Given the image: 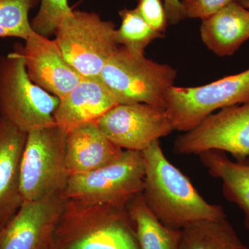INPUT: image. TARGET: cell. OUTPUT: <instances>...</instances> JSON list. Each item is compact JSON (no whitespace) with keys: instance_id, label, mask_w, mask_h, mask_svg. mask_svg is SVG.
<instances>
[{"instance_id":"obj_12","label":"cell","mask_w":249,"mask_h":249,"mask_svg":"<svg viewBox=\"0 0 249 249\" xmlns=\"http://www.w3.org/2000/svg\"><path fill=\"white\" fill-rule=\"evenodd\" d=\"M18 46L30 79L58 98L71 91L83 78L64 57L56 41L34 32Z\"/></svg>"},{"instance_id":"obj_22","label":"cell","mask_w":249,"mask_h":249,"mask_svg":"<svg viewBox=\"0 0 249 249\" xmlns=\"http://www.w3.org/2000/svg\"><path fill=\"white\" fill-rule=\"evenodd\" d=\"M72 11L68 0H40L38 12L31 21V27L45 37L54 35L62 19Z\"/></svg>"},{"instance_id":"obj_19","label":"cell","mask_w":249,"mask_h":249,"mask_svg":"<svg viewBox=\"0 0 249 249\" xmlns=\"http://www.w3.org/2000/svg\"><path fill=\"white\" fill-rule=\"evenodd\" d=\"M180 249H249L227 217L188 224L181 230Z\"/></svg>"},{"instance_id":"obj_7","label":"cell","mask_w":249,"mask_h":249,"mask_svg":"<svg viewBox=\"0 0 249 249\" xmlns=\"http://www.w3.org/2000/svg\"><path fill=\"white\" fill-rule=\"evenodd\" d=\"M144 176L142 152L124 150L120 157L104 166L70 176L61 196L125 207L134 196L142 193Z\"/></svg>"},{"instance_id":"obj_20","label":"cell","mask_w":249,"mask_h":249,"mask_svg":"<svg viewBox=\"0 0 249 249\" xmlns=\"http://www.w3.org/2000/svg\"><path fill=\"white\" fill-rule=\"evenodd\" d=\"M119 14L121 24L119 29H116L118 44L132 53L145 55L147 46L165 36L150 27L137 8H124Z\"/></svg>"},{"instance_id":"obj_21","label":"cell","mask_w":249,"mask_h":249,"mask_svg":"<svg viewBox=\"0 0 249 249\" xmlns=\"http://www.w3.org/2000/svg\"><path fill=\"white\" fill-rule=\"evenodd\" d=\"M40 2V0H0V37L27 40L35 32L29 12Z\"/></svg>"},{"instance_id":"obj_23","label":"cell","mask_w":249,"mask_h":249,"mask_svg":"<svg viewBox=\"0 0 249 249\" xmlns=\"http://www.w3.org/2000/svg\"><path fill=\"white\" fill-rule=\"evenodd\" d=\"M136 8L150 27L164 34L169 22L163 0H138Z\"/></svg>"},{"instance_id":"obj_5","label":"cell","mask_w":249,"mask_h":249,"mask_svg":"<svg viewBox=\"0 0 249 249\" xmlns=\"http://www.w3.org/2000/svg\"><path fill=\"white\" fill-rule=\"evenodd\" d=\"M67 131L56 124L28 132L21 160L23 201L61 196L70 178L65 163Z\"/></svg>"},{"instance_id":"obj_16","label":"cell","mask_w":249,"mask_h":249,"mask_svg":"<svg viewBox=\"0 0 249 249\" xmlns=\"http://www.w3.org/2000/svg\"><path fill=\"white\" fill-rule=\"evenodd\" d=\"M201 40L218 56L232 55L249 40V9L239 1L231 3L202 19Z\"/></svg>"},{"instance_id":"obj_24","label":"cell","mask_w":249,"mask_h":249,"mask_svg":"<svg viewBox=\"0 0 249 249\" xmlns=\"http://www.w3.org/2000/svg\"><path fill=\"white\" fill-rule=\"evenodd\" d=\"M242 0H182L186 18H199L201 20L210 17L231 3Z\"/></svg>"},{"instance_id":"obj_8","label":"cell","mask_w":249,"mask_h":249,"mask_svg":"<svg viewBox=\"0 0 249 249\" xmlns=\"http://www.w3.org/2000/svg\"><path fill=\"white\" fill-rule=\"evenodd\" d=\"M249 102V69L202 86H173L165 108L174 129L186 132L217 109Z\"/></svg>"},{"instance_id":"obj_18","label":"cell","mask_w":249,"mask_h":249,"mask_svg":"<svg viewBox=\"0 0 249 249\" xmlns=\"http://www.w3.org/2000/svg\"><path fill=\"white\" fill-rule=\"evenodd\" d=\"M139 249H180L181 230L164 225L152 212L142 193L126 204Z\"/></svg>"},{"instance_id":"obj_9","label":"cell","mask_w":249,"mask_h":249,"mask_svg":"<svg viewBox=\"0 0 249 249\" xmlns=\"http://www.w3.org/2000/svg\"><path fill=\"white\" fill-rule=\"evenodd\" d=\"M178 155H199L209 150L229 152L236 160L249 156V102L223 108L208 116L174 143Z\"/></svg>"},{"instance_id":"obj_1","label":"cell","mask_w":249,"mask_h":249,"mask_svg":"<svg viewBox=\"0 0 249 249\" xmlns=\"http://www.w3.org/2000/svg\"><path fill=\"white\" fill-rule=\"evenodd\" d=\"M142 152L145 176L142 194L164 225L182 230L192 223L227 217L222 206L205 200L188 177L170 163L160 140Z\"/></svg>"},{"instance_id":"obj_2","label":"cell","mask_w":249,"mask_h":249,"mask_svg":"<svg viewBox=\"0 0 249 249\" xmlns=\"http://www.w3.org/2000/svg\"><path fill=\"white\" fill-rule=\"evenodd\" d=\"M49 249H139L125 207L65 199Z\"/></svg>"},{"instance_id":"obj_6","label":"cell","mask_w":249,"mask_h":249,"mask_svg":"<svg viewBox=\"0 0 249 249\" xmlns=\"http://www.w3.org/2000/svg\"><path fill=\"white\" fill-rule=\"evenodd\" d=\"M55 40L83 77H98L119 48L115 24L94 12L72 11L62 19Z\"/></svg>"},{"instance_id":"obj_13","label":"cell","mask_w":249,"mask_h":249,"mask_svg":"<svg viewBox=\"0 0 249 249\" xmlns=\"http://www.w3.org/2000/svg\"><path fill=\"white\" fill-rule=\"evenodd\" d=\"M116 105L112 93L99 77H83L60 98L54 120L67 132L77 126L96 122Z\"/></svg>"},{"instance_id":"obj_3","label":"cell","mask_w":249,"mask_h":249,"mask_svg":"<svg viewBox=\"0 0 249 249\" xmlns=\"http://www.w3.org/2000/svg\"><path fill=\"white\" fill-rule=\"evenodd\" d=\"M178 72L168 64L119 47L103 67L99 77L117 104L145 103L165 107Z\"/></svg>"},{"instance_id":"obj_11","label":"cell","mask_w":249,"mask_h":249,"mask_svg":"<svg viewBox=\"0 0 249 249\" xmlns=\"http://www.w3.org/2000/svg\"><path fill=\"white\" fill-rule=\"evenodd\" d=\"M61 196L24 201L16 213L0 223V249H49L63 209Z\"/></svg>"},{"instance_id":"obj_15","label":"cell","mask_w":249,"mask_h":249,"mask_svg":"<svg viewBox=\"0 0 249 249\" xmlns=\"http://www.w3.org/2000/svg\"><path fill=\"white\" fill-rule=\"evenodd\" d=\"M27 133L0 116V223L23 203L19 190L21 160Z\"/></svg>"},{"instance_id":"obj_14","label":"cell","mask_w":249,"mask_h":249,"mask_svg":"<svg viewBox=\"0 0 249 249\" xmlns=\"http://www.w3.org/2000/svg\"><path fill=\"white\" fill-rule=\"evenodd\" d=\"M123 152L105 136L96 122L67 132L65 163L70 176L98 169L116 160Z\"/></svg>"},{"instance_id":"obj_25","label":"cell","mask_w":249,"mask_h":249,"mask_svg":"<svg viewBox=\"0 0 249 249\" xmlns=\"http://www.w3.org/2000/svg\"><path fill=\"white\" fill-rule=\"evenodd\" d=\"M163 4L170 24H177L186 19L181 0H163Z\"/></svg>"},{"instance_id":"obj_17","label":"cell","mask_w":249,"mask_h":249,"mask_svg":"<svg viewBox=\"0 0 249 249\" xmlns=\"http://www.w3.org/2000/svg\"><path fill=\"white\" fill-rule=\"evenodd\" d=\"M199 156L210 175L222 181L223 194L227 200L243 211L249 231V156L235 161L220 150H209Z\"/></svg>"},{"instance_id":"obj_4","label":"cell","mask_w":249,"mask_h":249,"mask_svg":"<svg viewBox=\"0 0 249 249\" xmlns=\"http://www.w3.org/2000/svg\"><path fill=\"white\" fill-rule=\"evenodd\" d=\"M60 98L29 78L24 56L14 52L0 56V116L28 133L55 124L54 113Z\"/></svg>"},{"instance_id":"obj_26","label":"cell","mask_w":249,"mask_h":249,"mask_svg":"<svg viewBox=\"0 0 249 249\" xmlns=\"http://www.w3.org/2000/svg\"><path fill=\"white\" fill-rule=\"evenodd\" d=\"M240 3L243 5L245 7L249 9V0H242V1H240Z\"/></svg>"},{"instance_id":"obj_10","label":"cell","mask_w":249,"mask_h":249,"mask_svg":"<svg viewBox=\"0 0 249 249\" xmlns=\"http://www.w3.org/2000/svg\"><path fill=\"white\" fill-rule=\"evenodd\" d=\"M96 124L116 146L134 151H143L175 130L165 108L145 103L117 104Z\"/></svg>"}]
</instances>
